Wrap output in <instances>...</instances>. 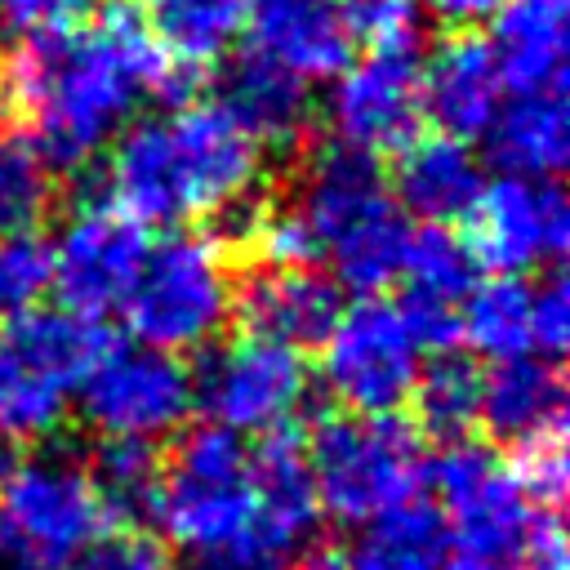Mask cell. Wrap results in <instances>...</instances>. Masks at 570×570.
<instances>
[{"mask_svg": "<svg viewBox=\"0 0 570 570\" xmlns=\"http://www.w3.org/2000/svg\"><path fill=\"white\" fill-rule=\"evenodd\" d=\"M151 521L187 570H289L321 525L303 441L267 432L245 445L218 423L183 432Z\"/></svg>", "mask_w": 570, "mask_h": 570, "instance_id": "obj_1", "label": "cell"}, {"mask_svg": "<svg viewBox=\"0 0 570 570\" xmlns=\"http://www.w3.org/2000/svg\"><path fill=\"white\" fill-rule=\"evenodd\" d=\"M174 76L147 18L111 0L76 27L22 36L0 71V94L27 116L45 156L71 169L107 151L147 98L174 89Z\"/></svg>", "mask_w": 570, "mask_h": 570, "instance_id": "obj_2", "label": "cell"}, {"mask_svg": "<svg viewBox=\"0 0 570 570\" xmlns=\"http://www.w3.org/2000/svg\"><path fill=\"white\" fill-rule=\"evenodd\" d=\"M258 183L263 147L218 102H183L129 120L107 156V200L142 227L254 214Z\"/></svg>", "mask_w": 570, "mask_h": 570, "instance_id": "obj_3", "label": "cell"}, {"mask_svg": "<svg viewBox=\"0 0 570 570\" xmlns=\"http://www.w3.org/2000/svg\"><path fill=\"white\" fill-rule=\"evenodd\" d=\"M294 209L316 240V258H330L343 285L379 294L401 281L410 223L370 156L347 147L316 156L298 183Z\"/></svg>", "mask_w": 570, "mask_h": 570, "instance_id": "obj_4", "label": "cell"}, {"mask_svg": "<svg viewBox=\"0 0 570 570\" xmlns=\"http://www.w3.org/2000/svg\"><path fill=\"white\" fill-rule=\"evenodd\" d=\"M307 472L325 517L343 525H379L423 494V441L396 414H330L312 428Z\"/></svg>", "mask_w": 570, "mask_h": 570, "instance_id": "obj_5", "label": "cell"}, {"mask_svg": "<svg viewBox=\"0 0 570 570\" xmlns=\"http://www.w3.org/2000/svg\"><path fill=\"white\" fill-rule=\"evenodd\" d=\"M111 347L98 316L31 307L0 325V436L45 441L62 428L67 401Z\"/></svg>", "mask_w": 570, "mask_h": 570, "instance_id": "obj_6", "label": "cell"}, {"mask_svg": "<svg viewBox=\"0 0 570 570\" xmlns=\"http://www.w3.org/2000/svg\"><path fill=\"white\" fill-rule=\"evenodd\" d=\"M134 343L183 356L205 352L236 312V276L214 236L178 232L147 245V258L120 298Z\"/></svg>", "mask_w": 570, "mask_h": 570, "instance_id": "obj_7", "label": "cell"}, {"mask_svg": "<svg viewBox=\"0 0 570 570\" xmlns=\"http://www.w3.org/2000/svg\"><path fill=\"white\" fill-rule=\"evenodd\" d=\"M107 525V508L71 454L22 459L0 485V566L9 570H67Z\"/></svg>", "mask_w": 570, "mask_h": 570, "instance_id": "obj_8", "label": "cell"}, {"mask_svg": "<svg viewBox=\"0 0 570 570\" xmlns=\"http://www.w3.org/2000/svg\"><path fill=\"white\" fill-rule=\"evenodd\" d=\"M423 485L436 494V517L463 570L521 561V548L543 508L521 494L508 463H499L485 445L468 436L445 441L441 454L428 459Z\"/></svg>", "mask_w": 570, "mask_h": 570, "instance_id": "obj_9", "label": "cell"}, {"mask_svg": "<svg viewBox=\"0 0 570 570\" xmlns=\"http://www.w3.org/2000/svg\"><path fill=\"white\" fill-rule=\"evenodd\" d=\"M423 370L401 312L374 294L338 312L321 338V383L347 414H396Z\"/></svg>", "mask_w": 570, "mask_h": 570, "instance_id": "obj_10", "label": "cell"}, {"mask_svg": "<svg viewBox=\"0 0 570 570\" xmlns=\"http://www.w3.org/2000/svg\"><path fill=\"white\" fill-rule=\"evenodd\" d=\"M80 419L102 441H165L196 410L191 370L156 347H107L80 379Z\"/></svg>", "mask_w": 570, "mask_h": 570, "instance_id": "obj_11", "label": "cell"}, {"mask_svg": "<svg viewBox=\"0 0 570 570\" xmlns=\"http://www.w3.org/2000/svg\"><path fill=\"white\" fill-rule=\"evenodd\" d=\"M307 387L312 374L303 365V352L258 334H240L214 347L191 374L196 405L209 414V423L236 436L285 432L289 419L307 405Z\"/></svg>", "mask_w": 570, "mask_h": 570, "instance_id": "obj_12", "label": "cell"}, {"mask_svg": "<svg viewBox=\"0 0 570 570\" xmlns=\"http://www.w3.org/2000/svg\"><path fill=\"white\" fill-rule=\"evenodd\" d=\"M570 245V205L557 178L499 174L468 214V249L494 276L552 267Z\"/></svg>", "mask_w": 570, "mask_h": 570, "instance_id": "obj_13", "label": "cell"}, {"mask_svg": "<svg viewBox=\"0 0 570 570\" xmlns=\"http://www.w3.org/2000/svg\"><path fill=\"white\" fill-rule=\"evenodd\" d=\"M49 254H53V289L62 307L102 316L120 307V298L129 294L147 258V227L107 196L85 200L67 214L58 240H49Z\"/></svg>", "mask_w": 570, "mask_h": 570, "instance_id": "obj_14", "label": "cell"}, {"mask_svg": "<svg viewBox=\"0 0 570 570\" xmlns=\"http://www.w3.org/2000/svg\"><path fill=\"white\" fill-rule=\"evenodd\" d=\"M325 120L338 147L356 156H396L423 125L419 62L410 53H365L352 58L325 98Z\"/></svg>", "mask_w": 570, "mask_h": 570, "instance_id": "obj_15", "label": "cell"}, {"mask_svg": "<svg viewBox=\"0 0 570 570\" xmlns=\"http://www.w3.org/2000/svg\"><path fill=\"white\" fill-rule=\"evenodd\" d=\"M245 36L249 53L276 62L303 85L334 80L356 49L338 0H254Z\"/></svg>", "mask_w": 570, "mask_h": 570, "instance_id": "obj_16", "label": "cell"}, {"mask_svg": "<svg viewBox=\"0 0 570 570\" xmlns=\"http://www.w3.org/2000/svg\"><path fill=\"white\" fill-rule=\"evenodd\" d=\"M419 98H423V120H432L441 134L463 142L481 138L508 98L490 40L472 31L441 40L432 58L419 67Z\"/></svg>", "mask_w": 570, "mask_h": 570, "instance_id": "obj_17", "label": "cell"}, {"mask_svg": "<svg viewBox=\"0 0 570 570\" xmlns=\"http://www.w3.org/2000/svg\"><path fill=\"white\" fill-rule=\"evenodd\" d=\"M338 312V281L321 267H258L236 289V316L245 321V334L285 343L294 352L321 347Z\"/></svg>", "mask_w": 570, "mask_h": 570, "instance_id": "obj_18", "label": "cell"}, {"mask_svg": "<svg viewBox=\"0 0 570 570\" xmlns=\"http://www.w3.org/2000/svg\"><path fill=\"white\" fill-rule=\"evenodd\" d=\"M485 183L490 178L481 169V156L463 138L432 134V138H410L396 151L387 191L401 205V214H414L419 223L432 227H459L476 209Z\"/></svg>", "mask_w": 570, "mask_h": 570, "instance_id": "obj_19", "label": "cell"}, {"mask_svg": "<svg viewBox=\"0 0 570 570\" xmlns=\"http://www.w3.org/2000/svg\"><path fill=\"white\" fill-rule=\"evenodd\" d=\"M218 107L258 142V147H294L312 129V94L298 76L281 71L258 53H240L223 71Z\"/></svg>", "mask_w": 570, "mask_h": 570, "instance_id": "obj_20", "label": "cell"}, {"mask_svg": "<svg viewBox=\"0 0 570 570\" xmlns=\"http://www.w3.org/2000/svg\"><path fill=\"white\" fill-rule=\"evenodd\" d=\"M490 436L521 445L543 432H561L566 423V379L552 356L525 352L512 361H494L481 374V419Z\"/></svg>", "mask_w": 570, "mask_h": 570, "instance_id": "obj_21", "label": "cell"}, {"mask_svg": "<svg viewBox=\"0 0 570 570\" xmlns=\"http://www.w3.org/2000/svg\"><path fill=\"white\" fill-rule=\"evenodd\" d=\"M503 174L557 178L570 156V111L561 85L508 94L490 129L481 134Z\"/></svg>", "mask_w": 570, "mask_h": 570, "instance_id": "obj_22", "label": "cell"}, {"mask_svg": "<svg viewBox=\"0 0 570 570\" xmlns=\"http://www.w3.org/2000/svg\"><path fill=\"white\" fill-rule=\"evenodd\" d=\"M566 18L570 0H508L494 13V62L512 94L552 89L566 76Z\"/></svg>", "mask_w": 570, "mask_h": 570, "instance_id": "obj_23", "label": "cell"}, {"mask_svg": "<svg viewBox=\"0 0 570 570\" xmlns=\"http://www.w3.org/2000/svg\"><path fill=\"white\" fill-rule=\"evenodd\" d=\"M254 0H151L147 27L178 76L218 67L245 36Z\"/></svg>", "mask_w": 570, "mask_h": 570, "instance_id": "obj_24", "label": "cell"}, {"mask_svg": "<svg viewBox=\"0 0 570 570\" xmlns=\"http://www.w3.org/2000/svg\"><path fill=\"white\" fill-rule=\"evenodd\" d=\"M459 343H468L490 365L534 352L530 347V285L521 276L476 281L459 303Z\"/></svg>", "mask_w": 570, "mask_h": 570, "instance_id": "obj_25", "label": "cell"}, {"mask_svg": "<svg viewBox=\"0 0 570 570\" xmlns=\"http://www.w3.org/2000/svg\"><path fill=\"white\" fill-rule=\"evenodd\" d=\"M343 566L347 570H463L459 557L450 552L436 508L428 503H410L387 521L370 525V534L356 543V552Z\"/></svg>", "mask_w": 570, "mask_h": 570, "instance_id": "obj_26", "label": "cell"}, {"mask_svg": "<svg viewBox=\"0 0 570 570\" xmlns=\"http://www.w3.org/2000/svg\"><path fill=\"white\" fill-rule=\"evenodd\" d=\"M58 200V165L22 129H0V236L40 232Z\"/></svg>", "mask_w": 570, "mask_h": 570, "instance_id": "obj_27", "label": "cell"}, {"mask_svg": "<svg viewBox=\"0 0 570 570\" xmlns=\"http://www.w3.org/2000/svg\"><path fill=\"white\" fill-rule=\"evenodd\" d=\"M419 428L436 441H463L481 419V370L459 352H436L410 387Z\"/></svg>", "mask_w": 570, "mask_h": 570, "instance_id": "obj_28", "label": "cell"}, {"mask_svg": "<svg viewBox=\"0 0 570 570\" xmlns=\"http://www.w3.org/2000/svg\"><path fill=\"white\" fill-rule=\"evenodd\" d=\"M89 481L107 508V521H151L156 485H160V459L147 441H98L89 459Z\"/></svg>", "mask_w": 570, "mask_h": 570, "instance_id": "obj_29", "label": "cell"}, {"mask_svg": "<svg viewBox=\"0 0 570 570\" xmlns=\"http://www.w3.org/2000/svg\"><path fill=\"white\" fill-rule=\"evenodd\" d=\"M401 281L405 294L419 298H441V303H463V294L476 285V258L468 240L454 227H410L405 258H401Z\"/></svg>", "mask_w": 570, "mask_h": 570, "instance_id": "obj_30", "label": "cell"}, {"mask_svg": "<svg viewBox=\"0 0 570 570\" xmlns=\"http://www.w3.org/2000/svg\"><path fill=\"white\" fill-rule=\"evenodd\" d=\"M53 289V254L40 232H4L0 236V316H18L40 307Z\"/></svg>", "mask_w": 570, "mask_h": 570, "instance_id": "obj_31", "label": "cell"}, {"mask_svg": "<svg viewBox=\"0 0 570 570\" xmlns=\"http://www.w3.org/2000/svg\"><path fill=\"white\" fill-rule=\"evenodd\" d=\"M352 45L365 53H410L423 31V13L414 0H347L343 4Z\"/></svg>", "mask_w": 570, "mask_h": 570, "instance_id": "obj_32", "label": "cell"}, {"mask_svg": "<svg viewBox=\"0 0 570 570\" xmlns=\"http://www.w3.org/2000/svg\"><path fill=\"white\" fill-rule=\"evenodd\" d=\"M508 472H512V481L521 485V494H525L534 508H557L561 494H566V481H570V468H566V436H561V432H543V436H530V441L512 445Z\"/></svg>", "mask_w": 570, "mask_h": 570, "instance_id": "obj_33", "label": "cell"}, {"mask_svg": "<svg viewBox=\"0 0 570 570\" xmlns=\"http://www.w3.org/2000/svg\"><path fill=\"white\" fill-rule=\"evenodd\" d=\"M249 236L263 267H316V240L294 205L249 214Z\"/></svg>", "mask_w": 570, "mask_h": 570, "instance_id": "obj_34", "label": "cell"}, {"mask_svg": "<svg viewBox=\"0 0 570 570\" xmlns=\"http://www.w3.org/2000/svg\"><path fill=\"white\" fill-rule=\"evenodd\" d=\"M570 343V289L557 272L530 285V347L539 356H561Z\"/></svg>", "mask_w": 570, "mask_h": 570, "instance_id": "obj_35", "label": "cell"}, {"mask_svg": "<svg viewBox=\"0 0 570 570\" xmlns=\"http://www.w3.org/2000/svg\"><path fill=\"white\" fill-rule=\"evenodd\" d=\"M67 570H165V557L147 534L120 530V534H98Z\"/></svg>", "mask_w": 570, "mask_h": 570, "instance_id": "obj_36", "label": "cell"}, {"mask_svg": "<svg viewBox=\"0 0 570 570\" xmlns=\"http://www.w3.org/2000/svg\"><path fill=\"white\" fill-rule=\"evenodd\" d=\"M94 13V0H0V27L13 36H45L76 27Z\"/></svg>", "mask_w": 570, "mask_h": 570, "instance_id": "obj_37", "label": "cell"}, {"mask_svg": "<svg viewBox=\"0 0 570 570\" xmlns=\"http://www.w3.org/2000/svg\"><path fill=\"white\" fill-rule=\"evenodd\" d=\"M419 13L436 18L441 27H454V31H468L476 22H494V13L508 4V0H414Z\"/></svg>", "mask_w": 570, "mask_h": 570, "instance_id": "obj_38", "label": "cell"}, {"mask_svg": "<svg viewBox=\"0 0 570 570\" xmlns=\"http://www.w3.org/2000/svg\"><path fill=\"white\" fill-rule=\"evenodd\" d=\"M289 570H347V566H343V557H334V552H303Z\"/></svg>", "mask_w": 570, "mask_h": 570, "instance_id": "obj_39", "label": "cell"}, {"mask_svg": "<svg viewBox=\"0 0 570 570\" xmlns=\"http://www.w3.org/2000/svg\"><path fill=\"white\" fill-rule=\"evenodd\" d=\"M22 463V454H18V441H9V436H0V485L13 476V468Z\"/></svg>", "mask_w": 570, "mask_h": 570, "instance_id": "obj_40", "label": "cell"}, {"mask_svg": "<svg viewBox=\"0 0 570 570\" xmlns=\"http://www.w3.org/2000/svg\"><path fill=\"white\" fill-rule=\"evenodd\" d=\"M481 570H525V566H481Z\"/></svg>", "mask_w": 570, "mask_h": 570, "instance_id": "obj_41", "label": "cell"}, {"mask_svg": "<svg viewBox=\"0 0 570 570\" xmlns=\"http://www.w3.org/2000/svg\"><path fill=\"white\" fill-rule=\"evenodd\" d=\"M0 570H9V566H0Z\"/></svg>", "mask_w": 570, "mask_h": 570, "instance_id": "obj_42", "label": "cell"}]
</instances>
